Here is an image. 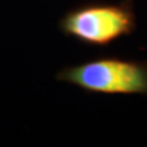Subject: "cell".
Listing matches in <instances>:
<instances>
[{"label":"cell","instance_id":"6da1fadb","mask_svg":"<svg viewBox=\"0 0 147 147\" xmlns=\"http://www.w3.org/2000/svg\"><path fill=\"white\" fill-rule=\"evenodd\" d=\"M57 27L63 36L84 47H109L136 32L134 1H86L65 11Z\"/></svg>","mask_w":147,"mask_h":147},{"label":"cell","instance_id":"7a4b0ae2","mask_svg":"<svg viewBox=\"0 0 147 147\" xmlns=\"http://www.w3.org/2000/svg\"><path fill=\"white\" fill-rule=\"evenodd\" d=\"M56 80L87 94L147 95V60L101 56L64 67Z\"/></svg>","mask_w":147,"mask_h":147}]
</instances>
